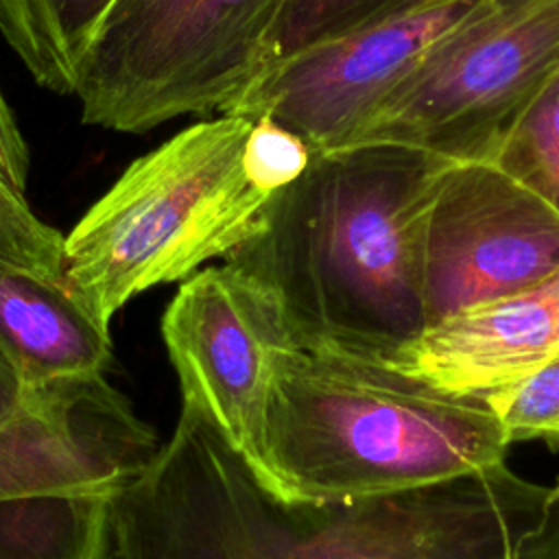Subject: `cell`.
<instances>
[{"mask_svg":"<svg viewBox=\"0 0 559 559\" xmlns=\"http://www.w3.org/2000/svg\"><path fill=\"white\" fill-rule=\"evenodd\" d=\"M0 260L48 277L66 275V236L31 210L26 194L0 175Z\"/></svg>","mask_w":559,"mask_h":559,"instance_id":"cell-15","label":"cell"},{"mask_svg":"<svg viewBox=\"0 0 559 559\" xmlns=\"http://www.w3.org/2000/svg\"><path fill=\"white\" fill-rule=\"evenodd\" d=\"M146 428L105 376L35 389L0 356V452L118 441Z\"/></svg>","mask_w":559,"mask_h":559,"instance_id":"cell-11","label":"cell"},{"mask_svg":"<svg viewBox=\"0 0 559 559\" xmlns=\"http://www.w3.org/2000/svg\"><path fill=\"white\" fill-rule=\"evenodd\" d=\"M0 356L35 389L103 376L109 323L72 288L0 260Z\"/></svg>","mask_w":559,"mask_h":559,"instance_id":"cell-10","label":"cell"},{"mask_svg":"<svg viewBox=\"0 0 559 559\" xmlns=\"http://www.w3.org/2000/svg\"><path fill=\"white\" fill-rule=\"evenodd\" d=\"M0 175L22 194H26L28 148L15 124L13 111L0 92Z\"/></svg>","mask_w":559,"mask_h":559,"instance_id":"cell-18","label":"cell"},{"mask_svg":"<svg viewBox=\"0 0 559 559\" xmlns=\"http://www.w3.org/2000/svg\"><path fill=\"white\" fill-rule=\"evenodd\" d=\"M162 336L181 386L227 443L255 467L275 362L288 341L269 299L238 269H201L173 295Z\"/></svg>","mask_w":559,"mask_h":559,"instance_id":"cell-8","label":"cell"},{"mask_svg":"<svg viewBox=\"0 0 559 559\" xmlns=\"http://www.w3.org/2000/svg\"><path fill=\"white\" fill-rule=\"evenodd\" d=\"M491 164L559 214V72L520 116Z\"/></svg>","mask_w":559,"mask_h":559,"instance_id":"cell-13","label":"cell"},{"mask_svg":"<svg viewBox=\"0 0 559 559\" xmlns=\"http://www.w3.org/2000/svg\"><path fill=\"white\" fill-rule=\"evenodd\" d=\"M441 2L450 0H286L273 35L271 61L360 26Z\"/></svg>","mask_w":559,"mask_h":559,"instance_id":"cell-14","label":"cell"},{"mask_svg":"<svg viewBox=\"0 0 559 559\" xmlns=\"http://www.w3.org/2000/svg\"><path fill=\"white\" fill-rule=\"evenodd\" d=\"M253 118L223 114L138 157L66 236V275L103 321L225 258L271 199L245 170Z\"/></svg>","mask_w":559,"mask_h":559,"instance_id":"cell-3","label":"cell"},{"mask_svg":"<svg viewBox=\"0 0 559 559\" xmlns=\"http://www.w3.org/2000/svg\"><path fill=\"white\" fill-rule=\"evenodd\" d=\"M546 443H550L552 448H559V428L552 432V437H550Z\"/></svg>","mask_w":559,"mask_h":559,"instance_id":"cell-19","label":"cell"},{"mask_svg":"<svg viewBox=\"0 0 559 559\" xmlns=\"http://www.w3.org/2000/svg\"><path fill=\"white\" fill-rule=\"evenodd\" d=\"M312 159L310 146L269 118H255L245 144V170L264 192L273 194L295 181Z\"/></svg>","mask_w":559,"mask_h":559,"instance_id":"cell-17","label":"cell"},{"mask_svg":"<svg viewBox=\"0 0 559 559\" xmlns=\"http://www.w3.org/2000/svg\"><path fill=\"white\" fill-rule=\"evenodd\" d=\"M286 0H114L79 70L87 124L144 133L229 107L269 66Z\"/></svg>","mask_w":559,"mask_h":559,"instance_id":"cell-4","label":"cell"},{"mask_svg":"<svg viewBox=\"0 0 559 559\" xmlns=\"http://www.w3.org/2000/svg\"><path fill=\"white\" fill-rule=\"evenodd\" d=\"M114 0H0V33L33 79L74 94L81 63Z\"/></svg>","mask_w":559,"mask_h":559,"instance_id":"cell-12","label":"cell"},{"mask_svg":"<svg viewBox=\"0 0 559 559\" xmlns=\"http://www.w3.org/2000/svg\"><path fill=\"white\" fill-rule=\"evenodd\" d=\"M472 4L424 7L280 57L221 114L269 118L312 153L354 146L391 90Z\"/></svg>","mask_w":559,"mask_h":559,"instance_id":"cell-7","label":"cell"},{"mask_svg":"<svg viewBox=\"0 0 559 559\" xmlns=\"http://www.w3.org/2000/svg\"><path fill=\"white\" fill-rule=\"evenodd\" d=\"M452 164L391 142L312 153L223 262L269 299L290 347L384 362L426 328L424 236Z\"/></svg>","mask_w":559,"mask_h":559,"instance_id":"cell-1","label":"cell"},{"mask_svg":"<svg viewBox=\"0 0 559 559\" xmlns=\"http://www.w3.org/2000/svg\"><path fill=\"white\" fill-rule=\"evenodd\" d=\"M509 443L548 441L559 428V358L485 395Z\"/></svg>","mask_w":559,"mask_h":559,"instance_id":"cell-16","label":"cell"},{"mask_svg":"<svg viewBox=\"0 0 559 559\" xmlns=\"http://www.w3.org/2000/svg\"><path fill=\"white\" fill-rule=\"evenodd\" d=\"M559 72V0H474L382 100L358 144L493 162Z\"/></svg>","mask_w":559,"mask_h":559,"instance_id":"cell-5","label":"cell"},{"mask_svg":"<svg viewBox=\"0 0 559 559\" xmlns=\"http://www.w3.org/2000/svg\"><path fill=\"white\" fill-rule=\"evenodd\" d=\"M559 275V214L489 162H454L424 236L426 325Z\"/></svg>","mask_w":559,"mask_h":559,"instance_id":"cell-6","label":"cell"},{"mask_svg":"<svg viewBox=\"0 0 559 559\" xmlns=\"http://www.w3.org/2000/svg\"><path fill=\"white\" fill-rule=\"evenodd\" d=\"M509 445L485 397L288 345L275 362L253 472L286 500L347 502L500 463Z\"/></svg>","mask_w":559,"mask_h":559,"instance_id":"cell-2","label":"cell"},{"mask_svg":"<svg viewBox=\"0 0 559 559\" xmlns=\"http://www.w3.org/2000/svg\"><path fill=\"white\" fill-rule=\"evenodd\" d=\"M559 358V275L426 325L384 365L456 397H485Z\"/></svg>","mask_w":559,"mask_h":559,"instance_id":"cell-9","label":"cell"}]
</instances>
